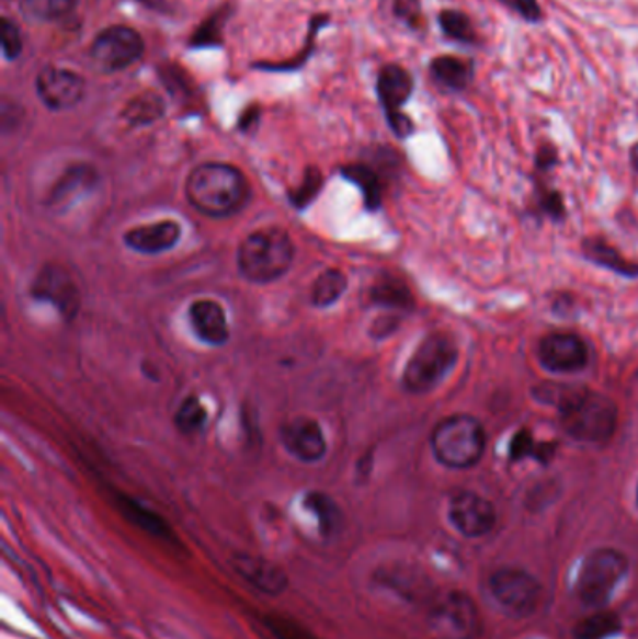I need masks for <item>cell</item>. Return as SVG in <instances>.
<instances>
[{
	"label": "cell",
	"instance_id": "cell-1",
	"mask_svg": "<svg viewBox=\"0 0 638 639\" xmlns=\"http://www.w3.org/2000/svg\"><path fill=\"white\" fill-rule=\"evenodd\" d=\"M185 198L198 214L214 219L235 216L248 204V178L229 163H203L190 172L185 180Z\"/></svg>",
	"mask_w": 638,
	"mask_h": 639
},
{
	"label": "cell",
	"instance_id": "cell-2",
	"mask_svg": "<svg viewBox=\"0 0 638 639\" xmlns=\"http://www.w3.org/2000/svg\"><path fill=\"white\" fill-rule=\"evenodd\" d=\"M293 238L283 228L270 227L255 230L243 238L238 248V272L253 285H270L287 275L293 266Z\"/></svg>",
	"mask_w": 638,
	"mask_h": 639
},
{
	"label": "cell",
	"instance_id": "cell-3",
	"mask_svg": "<svg viewBox=\"0 0 638 639\" xmlns=\"http://www.w3.org/2000/svg\"><path fill=\"white\" fill-rule=\"evenodd\" d=\"M558 412L563 431L577 442L603 444L618 426V406L601 392L577 389L558 395Z\"/></svg>",
	"mask_w": 638,
	"mask_h": 639
},
{
	"label": "cell",
	"instance_id": "cell-4",
	"mask_svg": "<svg viewBox=\"0 0 638 639\" xmlns=\"http://www.w3.org/2000/svg\"><path fill=\"white\" fill-rule=\"evenodd\" d=\"M486 445L483 424L465 413L442 419L431 436V449L436 460L452 469L476 466L486 453Z\"/></svg>",
	"mask_w": 638,
	"mask_h": 639
},
{
	"label": "cell",
	"instance_id": "cell-5",
	"mask_svg": "<svg viewBox=\"0 0 638 639\" xmlns=\"http://www.w3.org/2000/svg\"><path fill=\"white\" fill-rule=\"evenodd\" d=\"M457 357L459 352L452 336L446 333H431L425 336L402 370L405 391L410 395L433 391L454 370Z\"/></svg>",
	"mask_w": 638,
	"mask_h": 639
},
{
	"label": "cell",
	"instance_id": "cell-6",
	"mask_svg": "<svg viewBox=\"0 0 638 639\" xmlns=\"http://www.w3.org/2000/svg\"><path fill=\"white\" fill-rule=\"evenodd\" d=\"M627 557L618 550L601 548L582 561L577 577V596L590 608H605L614 591L626 578Z\"/></svg>",
	"mask_w": 638,
	"mask_h": 639
},
{
	"label": "cell",
	"instance_id": "cell-7",
	"mask_svg": "<svg viewBox=\"0 0 638 639\" xmlns=\"http://www.w3.org/2000/svg\"><path fill=\"white\" fill-rule=\"evenodd\" d=\"M145 55V39L128 25H113L98 34L90 45L92 66L105 76L128 70Z\"/></svg>",
	"mask_w": 638,
	"mask_h": 639
},
{
	"label": "cell",
	"instance_id": "cell-8",
	"mask_svg": "<svg viewBox=\"0 0 638 639\" xmlns=\"http://www.w3.org/2000/svg\"><path fill=\"white\" fill-rule=\"evenodd\" d=\"M412 92H414V79L407 68H402L399 64H386L383 70L378 71V102L383 105L388 126L399 139H407L414 134V122L402 113V107L409 102Z\"/></svg>",
	"mask_w": 638,
	"mask_h": 639
},
{
	"label": "cell",
	"instance_id": "cell-9",
	"mask_svg": "<svg viewBox=\"0 0 638 639\" xmlns=\"http://www.w3.org/2000/svg\"><path fill=\"white\" fill-rule=\"evenodd\" d=\"M489 591L498 606L513 617H528L542 601V585L521 569H500L489 578Z\"/></svg>",
	"mask_w": 638,
	"mask_h": 639
},
{
	"label": "cell",
	"instance_id": "cell-10",
	"mask_svg": "<svg viewBox=\"0 0 638 639\" xmlns=\"http://www.w3.org/2000/svg\"><path fill=\"white\" fill-rule=\"evenodd\" d=\"M31 294L34 299L53 305L66 320H73L79 312L81 298H79L76 278L55 262L44 264L36 273V278L31 285Z\"/></svg>",
	"mask_w": 638,
	"mask_h": 639
},
{
	"label": "cell",
	"instance_id": "cell-11",
	"mask_svg": "<svg viewBox=\"0 0 638 639\" xmlns=\"http://www.w3.org/2000/svg\"><path fill=\"white\" fill-rule=\"evenodd\" d=\"M36 94L49 111H70L83 102L87 81L76 71L49 66L36 77Z\"/></svg>",
	"mask_w": 638,
	"mask_h": 639
},
{
	"label": "cell",
	"instance_id": "cell-12",
	"mask_svg": "<svg viewBox=\"0 0 638 639\" xmlns=\"http://www.w3.org/2000/svg\"><path fill=\"white\" fill-rule=\"evenodd\" d=\"M280 440L288 455L304 464H317L328 453L324 431L314 418H294L280 429Z\"/></svg>",
	"mask_w": 638,
	"mask_h": 639
},
{
	"label": "cell",
	"instance_id": "cell-13",
	"mask_svg": "<svg viewBox=\"0 0 638 639\" xmlns=\"http://www.w3.org/2000/svg\"><path fill=\"white\" fill-rule=\"evenodd\" d=\"M590 360L586 342L573 333H550L539 344V362L556 374L579 373Z\"/></svg>",
	"mask_w": 638,
	"mask_h": 639
},
{
	"label": "cell",
	"instance_id": "cell-14",
	"mask_svg": "<svg viewBox=\"0 0 638 639\" xmlns=\"http://www.w3.org/2000/svg\"><path fill=\"white\" fill-rule=\"evenodd\" d=\"M449 520L465 537H486L497 526V511L486 498L474 492H459L449 503Z\"/></svg>",
	"mask_w": 638,
	"mask_h": 639
},
{
	"label": "cell",
	"instance_id": "cell-15",
	"mask_svg": "<svg viewBox=\"0 0 638 639\" xmlns=\"http://www.w3.org/2000/svg\"><path fill=\"white\" fill-rule=\"evenodd\" d=\"M180 236H182V227L179 222L173 219H163V221L129 228L128 232L122 236V241L135 253L153 256V254L167 253L176 248Z\"/></svg>",
	"mask_w": 638,
	"mask_h": 639
},
{
	"label": "cell",
	"instance_id": "cell-16",
	"mask_svg": "<svg viewBox=\"0 0 638 639\" xmlns=\"http://www.w3.org/2000/svg\"><path fill=\"white\" fill-rule=\"evenodd\" d=\"M190 326L198 341L206 346H225L229 342L230 330L224 307L212 299H197L190 305Z\"/></svg>",
	"mask_w": 638,
	"mask_h": 639
},
{
	"label": "cell",
	"instance_id": "cell-17",
	"mask_svg": "<svg viewBox=\"0 0 638 639\" xmlns=\"http://www.w3.org/2000/svg\"><path fill=\"white\" fill-rule=\"evenodd\" d=\"M232 569L237 570V574H240L251 587H255L264 595H282L288 585L287 574L277 564L270 563L262 557L238 554L232 559Z\"/></svg>",
	"mask_w": 638,
	"mask_h": 639
},
{
	"label": "cell",
	"instance_id": "cell-18",
	"mask_svg": "<svg viewBox=\"0 0 638 639\" xmlns=\"http://www.w3.org/2000/svg\"><path fill=\"white\" fill-rule=\"evenodd\" d=\"M96 169L89 163H77L66 169L65 174L58 178L57 184L47 195V206L55 209L70 208L79 196L90 193L98 185Z\"/></svg>",
	"mask_w": 638,
	"mask_h": 639
},
{
	"label": "cell",
	"instance_id": "cell-19",
	"mask_svg": "<svg viewBox=\"0 0 638 639\" xmlns=\"http://www.w3.org/2000/svg\"><path fill=\"white\" fill-rule=\"evenodd\" d=\"M429 73L434 83L449 92H463L468 89L474 79L472 60L455 57V55H441L429 64Z\"/></svg>",
	"mask_w": 638,
	"mask_h": 639
},
{
	"label": "cell",
	"instance_id": "cell-20",
	"mask_svg": "<svg viewBox=\"0 0 638 639\" xmlns=\"http://www.w3.org/2000/svg\"><path fill=\"white\" fill-rule=\"evenodd\" d=\"M582 249H584V254L590 262L600 264V266L618 273V275H624V277H638V264L627 260L624 254L616 251L613 246H608L606 241L590 238V240L584 241Z\"/></svg>",
	"mask_w": 638,
	"mask_h": 639
},
{
	"label": "cell",
	"instance_id": "cell-21",
	"mask_svg": "<svg viewBox=\"0 0 638 639\" xmlns=\"http://www.w3.org/2000/svg\"><path fill=\"white\" fill-rule=\"evenodd\" d=\"M166 114V102L156 92H143L135 95L134 100L126 105L122 118L128 122L129 126H148L160 121Z\"/></svg>",
	"mask_w": 638,
	"mask_h": 639
},
{
	"label": "cell",
	"instance_id": "cell-22",
	"mask_svg": "<svg viewBox=\"0 0 638 639\" xmlns=\"http://www.w3.org/2000/svg\"><path fill=\"white\" fill-rule=\"evenodd\" d=\"M232 8L229 4H224L217 8L206 18L197 31L193 32L192 39H190V47L192 49H206V47H219L224 44V28L229 21Z\"/></svg>",
	"mask_w": 638,
	"mask_h": 639
},
{
	"label": "cell",
	"instance_id": "cell-23",
	"mask_svg": "<svg viewBox=\"0 0 638 639\" xmlns=\"http://www.w3.org/2000/svg\"><path fill=\"white\" fill-rule=\"evenodd\" d=\"M346 286H349V281H346L345 273L341 272V270H335V267L326 270V272L320 273L314 283L311 304L315 307H319V309L332 307L345 294Z\"/></svg>",
	"mask_w": 638,
	"mask_h": 639
},
{
	"label": "cell",
	"instance_id": "cell-24",
	"mask_svg": "<svg viewBox=\"0 0 638 639\" xmlns=\"http://www.w3.org/2000/svg\"><path fill=\"white\" fill-rule=\"evenodd\" d=\"M438 26H441L442 34L452 42L463 45H478V32L474 26L470 15L460 10H442L438 13Z\"/></svg>",
	"mask_w": 638,
	"mask_h": 639
},
{
	"label": "cell",
	"instance_id": "cell-25",
	"mask_svg": "<svg viewBox=\"0 0 638 639\" xmlns=\"http://www.w3.org/2000/svg\"><path fill=\"white\" fill-rule=\"evenodd\" d=\"M304 505H306L309 513H314V516H317L320 533L326 537L333 535L341 527V511L333 503L332 498H328L322 492H309L304 498Z\"/></svg>",
	"mask_w": 638,
	"mask_h": 639
},
{
	"label": "cell",
	"instance_id": "cell-26",
	"mask_svg": "<svg viewBox=\"0 0 638 639\" xmlns=\"http://www.w3.org/2000/svg\"><path fill=\"white\" fill-rule=\"evenodd\" d=\"M330 23V15H314L311 18V23H309V31H307L306 45L296 57L290 58L287 62L270 64V62H259L255 68L259 70L266 71H296L300 70L301 66L307 62L309 55L314 53L315 47H317V36L319 32L324 28L326 25Z\"/></svg>",
	"mask_w": 638,
	"mask_h": 639
},
{
	"label": "cell",
	"instance_id": "cell-27",
	"mask_svg": "<svg viewBox=\"0 0 638 639\" xmlns=\"http://www.w3.org/2000/svg\"><path fill=\"white\" fill-rule=\"evenodd\" d=\"M343 176L351 180L352 184L356 185L357 190L364 193V201L367 208L377 209L383 201V184L377 172L373 171L367 166H349L343 169Z\"/></svg>",
	"mask_w": 638,
	"mask_h": 639
},
{
	"label": "cell",
	"instance_id": "cell-28",
	"mask_svg": "<svg viewBox=\"0 0 638 639\" xmlns=\"http://www.w3.org/2000/svg\"><path fill=\"white\" fill-rule=\"evenodd\" d=\"M118 505L122 506V513L126 514L134 522L135 526L141 527L147 533H152L156 537L167 538L171 535L166 522L158 514L153 513V511H150L148 506L139 503V501L121 495L118 498Z\"/></svg>",
	"mask_w": 638,
	"mask_h": 639
},
{
	"label": "cell",
	"instance_id": "cell-29",
	"mask_svg": "<svg viewBox=\"0 0 638 639\" xmlns=\"http://www.w3.org/2000/svg\"><path fill=\"white\" fill-rule=\"evenodd\" d=\"M555 444H537L536 437L532 436L531 431H519L510 444V458L515 460H524V458H534L537 463L549 464L550 458L555 456Z\"/></svg>",
	"mask_w": 638,
	"mask_h": 639
},
{
	"label": "cell",
	"instance_id": "cell-30",
	"mask_svg": "<svg viewBox=\"0 0 638 639\" xmlns=\"http://www.w3.org/2000/svg\"><path fill=\"white\" fill-rule=\"evenodd\" d=\"M79 0H21V10L31 20L52 23L73 12Z\"/></svg>",
	"mask_w": 638,
	"mask_h": 639
},
{
	"label": "cell",
	"instance_id": "cell-31",
	"mask_svg": "<svg viewBox=\"0 0 638 639\" xmlns=\"http://www.w3.org/2000/svg\"><path fill=\"white\" fill-rule=\"evenodd\" d=\"M206 421H208V412H206L205 404L195 395L185 397L174 413V424L185 436H192V434L203 431Z\"/></svg>",
	"mask_w": 638,
	"mask_h": 639
},
{
	"label": "cell",
	"instance_id": "cell-32",
	"mask_svg": "<svg viewBox=\"0 0 638 639\" xmlns=\"http://www.w3.org/2000/svg\"><path fill=\"white\" fill-rule=\"evenodd\" d=\"M622 630V620L611 612L590 615L574 627L577 639H608Z\"/></svg>",
	"mask_w": 638,
	"mask_h": 639
},
{
	"label": "cell",
	"instance_id": "cell-33",
	"mask_svg": "<svg viewBox=\"0 0 638 639\" xmlns=\"http://www.w3.org/2000/svg\"><path fill=\"white\" fill-rule=\"evenodd\" d=\"M371 299L380 307H394V309H410L414 299L409 288L396 278H386L371 290Z\"/></svg>",
	"mask_w": 638,
	"mask_h": 639
},
{
	"label": "cell",
	"instance_id": "cell-34",
	"mask_svg": "<svg viewBox=\"0 0 638 639\" xmlns=\"http://www.w3.org/2000/svg\"><path fill=\"white\" fill-rule=\"evenodd\" d=\"M442 615H444V619H447V623L452 625V628L457 634L470 636L474 628H476V609H474V604L463 598V596L449 598Z\"/></svg>",
	"mask_w": 638,
	"mask_h": 639
},
{
	"label": "cell",
	"instance_id": "cell-35",
	"mask_svg": "<svg viewBox=\"0 0 638 639\" xmlns=\"http://www.w3.org/2000/svg\"><path fill=\"white\" fill-rule=\"evenodd\" d=\"M320 190H322V174H320L319 169H309L301 180V184L288 193V198H290L294 208L304 209L314 203L315 198L319 196Z\"/></svg>",
	"mask_w": 638,
	"mask_h": 639
},
{
	"label": "cell",
	"instance_id": "cell-36",
	"mask_svg": "<svg viewBox=\"0 0 638 639\" xmlns=\"http://www.w3.org/2000/svg\"><path fill=\"white\" fill-rule=\"evenodd\" d=\"M0 42H2V55L7 60L20 58L23 53V36H21L20 26L15 25L10 18H2Z\"/></svg>",
	"mask_w": 638,
	"mask_h": 639
},
{
	"label": "cell",
	"instance_id": "cell-37",
	"mask_svg": "<svg viewBox=\"0 0 638 639\" xmlns=\"http://www.w3.org/2000/svg\"><path fill=\"white\" fill-rule=\"evenodd\" d=\"M394 15L412 31H422L425 26L420 0H394Z\"/></svg>",
	"mask_w": 638,
	"mask_h": 639
},
{
	"label": "cell",
	"instance_id": "cell-38",
	"mask_svg": "<svg viewBox=\"0 0 638 639\" xmlns=\"http://www.w3.org/2000/svg\"><path fill=\"white\" fill-rule=\"evenodd\" d=\"M498 2L526 23H539L543 20L542 4L537 0H498Z\"/></svg>",
	"mask_w": 638,
	"mask_h": 639
},
{
	"label": "cell",
	"instance_id": "cell-39",
	"mask_svg": "<svg viewBox=\"0 0 638 639\" xmlns=\"http://www.w3.org/2000/svg\"><path fill=\"white\" fill-rule=\"evenodd\" d=\"M539 204H542V209L547 216L555 217V219L563 217L562 195L558 191H543Z\"/></svg>",
	"mask_w": 638,
	"mask_h": 639
},
{
	"label": "cell",
	"instance_id": "cell-40",
	"mask_svg": "<svg viewBox=\"0 0 638 639\" xmlns=\"http://www.w3.org/2000/svg\"><path fill=\"white\" fill-rule=\"evenodd\" d=\"M558 163V153H556L552 146H543L542 150L537 152L536 166L542 169V171H549L550 167Z\"/></svg>",
	"mask_w": 638,
	"mask_h": 639
},
{
	"label": "cell",
	"instance_id": "cell-41",
	"mask_svg": "<svg viewBox=\"0 0 638 639\" xmlns=\"http://www.w3.org/2000/svg\"><path fill=\"white\" fill-rule=\"evenodd\" d=\"M259 114H261L259 105H251V107L243 111L242 118H240V127H242L243 132H248L249 127L259 121Z\"/></svg>",
	"mask_w": 638,
	"mask_h": 639
},
{
	"label": "cell",
	"instance_id": "cell-42",
	"mask_svg": "<svg viewBox=\"0 0 638 639\" xmlns=\"http://www.w3.org/2000/svg\"><path fill=\"white\" fill-rule=\"evenodd\" d=\"M629 159H631V167L638 172V142L633 146L631 153H629Z\"/></svg>",
	"mask_w": 638,
	"mask_h": 639
},
{
	"label": "cell",
	"instance_id": "cell-43",
	"mask_svg": "<svg viewBox=\"0 0 638 639\" xmlns=\"http://www.w3.org/2000/svg\"><path fill=\"white\" fill-rule=\"evenodd\" d=\"M637 506H638V484H637Z\"/></svg>",
	"mask_w": 638,
	"mask_h": 639
}]
</instances>
